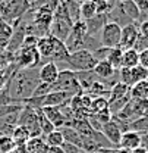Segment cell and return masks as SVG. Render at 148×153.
<instances>
[{"label":"cell","instance_id":"cell-5","mask_svg":"<svg viewBox=\"0 0 148 153\" xmlns=\"http://www.w3.org/2000/svg\"><path fill=\"white\" fill-rule=\"evenodd\" d=\"M18 69H34L41 63V57L38 55L35 46H22L15 53V62Z\"/></svg>","mask_w":148,"mask_h":153},{"label":"cell","instance_id":"cell-22","mask_svg":"<svg viewBox=\"0 0 148 153\" xmlns=\"http://www.w3.org/2000/svg\"><path fill=\"white\" fill-rule=\"evenodd\" d=\"M49 146L44 143L43 137H34L29 138L25 143V152L27 153H47Z\"/></svg>","mask_w":148,"mask_h":153},{"label":"cell","instance_id":"cell-8","mask_svg":"<svg viewBox=\"0 0 148 153\" xmlns=\"http://www.w3.org/2000/svg\"><path fill=\"white\" fill-rule=\"evenodd\" d=\"M120 33H122V28L114 24V22H107L101 33H100V43L103 47H107V49H114V47H119V43H120Z\"/></svg>","mask_w":148,"mask_h":153},{"label":"cell","instance_id":"cell-40","mask_svg":"<svg viewBox=\"0 0 148 153\" xmlns=\"http://www.w3.org/2000/svg\"><path fill=\"white\" fill-rule=\"evenodd\" d=\"M139 65H141L142 68L148 69V49H145L144 52L139 53Z\"/></svg>","mask_w":148,"mask_h":153},{"label":"cell","instance_id":"cell-44","mask_svg":"<svg viewBox=\"0 0 148 153\" xmlns=\"http://www.w3.org/2000/svg\"><path fill=\"white\" fill-rule=\"evenodd\" d=\"M117 3H125V1H128V0H116Z\"/></svg>","mask_w":148,"mask_h":153},{"label":"cell","instance_id":"cell-31","mask_svg":"<svg viewBox=\"0 0 148 153\" xmlns=\"http://www.w3.org/2000/svg\"><path fill=\"white\" fill-rule=\"evenodd\" d=\"M63 6H65V9H66L69 18H71V21H72L74 24L81 21V12H79V6H81V4L75 3L74 0H65V1H63Z\"/></svg>","mask_w":148,"mask_h":153},{"label":"cell","instance_id":"cell-23","mask_svg":"<svg viewBox=\"0 0 148 153\" xmlns=\"http://www.w3.org/2000/svg\"><path fill=\"white\" fill-rule=\"evenodd\" d=\"M139 65V53L133 49H128V50H123V55H122V68H135Z\"/></svg>","mask_w":148,"mask_h":153},{"label":"cell","instance_id":"cell-45","mask_svg":"<svg viewBox=\"0 0 148 153\" xmlns=\"http://www.w3.org/2000/svg\"><path fill=\"white\" fill-rule=\"evenodd\" d=\"M59 1H60V3H63V1H65V0H59Z\"/></svg>","mask_w":148,"mask_h":153},{"label":"cell","instance_id":"cell-17","mask_svg":"<svg viewBox=\"0 0 148 153\" xmlns=\"http://www.w3.org/2000/svg\"><path fill=\"white\" fill-rule=\"evenodd\" d=\"M57 130H60V133H62V135H63L65 143L74 144V146H76V147H81V149L85 150V143H84V140L81 138V135L76 133L72 127H69V125H63V127H60V128H57Z\"/></svg>","mask_w":148,"mask_h":153},{"label":"cell","instance_id":"cell-36","mask_svg":"<svg viewBox=\"0 0 148 153\" xmlns=\"http://www.w3.org/2000/svg\"><path fill=\"white\" fill-rule=\"evenodd\" d=\"M94 116V119L103 127L104 124H107V122H110L111 121V114H110V111L109 109H104V111H101V112H98V114H91Z\"/></svg>","mask_w":148,"mask_h":153},{"label":"cell","instance_id":"cell-12","mask_svg":"<svg viewBox=\"0 0 148 153\" xmlns=\"http://www.w3.org/2000/svg\"><path fill=\"white\" fill-rule=\"evenodd\" d=\"M54 44H56V38L52 37V36H46V37H40L37 40V52L40 57H41V62L46 60L44 63L50 62L52 60V56L54 53Z\"/></svg>","mask_w":148,"mask_h":153},{"label":"cell","instance_id":"cell-19","mask_svg":"<svg viewBox=\"0 0 148 153\" xmlns=\"http://www.w3.org/2000/svg\"><path fill=\"white\" fill-rule=\"evenodd\" d=\"M41 111H43L44 116L52 122V125H53L54 128H60V127H63V125L66 124V121H65V118H63V114H62V111H60L59 106L43 108Z\"/></svg>","mask_w":148,"mask_h":153},{"label":"cell","instance_id":"cell-2","mask_svg":"<svg viewBox=\"0 0 148 153\" xmlns=\"http://www.w3.org/2000/svg\"><path fill=\"white\" fill-rule=\"evenodd\" d=\"M72 27H74V22L69 18L63 3H59V6L53 12V21H52V25H50L49 36L54 37L56 40H59L62 43H65V40L68 38Z\"/></svg>","mask_w":148,"mask_h":153},{"label":"cell","instance_id":"cell-41","mask_svg":"<svg viewBox=\"0 0 148 153\" xmlns=\"http://www.w3.org/2000/svg\"><path fill=\"white\" fill-rule=\"evenodd\" d=\"M47 153H65L62 147H49Z\"/></svg>","mask_w":148,"mask_h":153},{"label":"cell","instance_id":"cell-43","mask_svg":"<svg viewBox=\"0 0 148 153\" xmlns=\"http://www.w3.org/2000/svg\"><path fill=\"white\" fill-rule=\"evenodd\" d=\"M74 1H75V3H78V4H82L85 0H74Z\"/></svg>","mask_w":148,"mask_h":153},{"label":"cell","instance_id":"cell-20","mask_svg":"<svg viewBox=\"0 0 148 153\" xmlns=\"http://www.w3.org/2000/svg\"><path fill=\"white\" fill-rule=\"evenodd\" d=\"M93 72L97 75V78H98V79L104 81V79H109L110 76L114 75L116 69L111 66L107 60H101V62H97V65L94 66Z\"/></svg>","mask_w":148,"mask_h":153},{"label":"cell","instance_id":"cell-10","mask_svg":"<svg viewBox=\"0 0 148 153\" xmlns=\"http://www.w3.org/2000/svg\"><path fill=\"white\" fill-rule=\"evenodd\" d=\"M25 37H27V22H24L22 19H19L16 27H15L13 31H12V36L9 38V41H7L4 50L9 52V53H12V55H15L19 49L22 47Z\"/></svg>","mask_w":148,"mask_h":153},{"label":"cell","instance_id":"cell-1","mask_svg":"<svg viewBox=\"0 0 148 153\" xmlns=\"http://www.w3.org/2000/svg\"><path fill=\"white\" fill-rule=\"evenodd\" d=\"M38 82H40L38 68L18 69L13 72L12 78L9 79V82L6 85V91L13 103L24 105V102L32 96V91L35 90Z\"/></svg>","mask_w":148,"mask_h":153},{"label":"cell","instance_id":"cell-32","mask_svg":"<svg viewBox=\"0 0 148 153\" xmlns=\"http://www.w3.org/2000/svg\"><path fill=\"white\" fill-rule=\"evenodd\" d=\"M37 112V118H38V125H40V130H41V137H46L47 134H50L52 131H54L56 128L52 125V122L44 116L41 109H35Z\"/></svg>","mask_w":148,"mask_h":153},{"label":"cell","instance_id":"cell-4","mask_svg":"<svg viewBox=\"0 0 148 153\" xmlns=\"http://www.w3.org/2000/svg\"><path fill=\"white\" fill-rule=\"evenodd\" d=\"M95 65H97V60L94 59L93 53L88 50H84V49L69 53V57H68V69H71L74 72L93 71Z\"/></svg>","mask_w":148,"mask_h":153},{"label":"cell","instance_id":"cell-13","mask_svg":"<svg viewBox=\"0 0 148 153\" xmlns=\"http://www.w3.org/2000/svg\"><path fill=\"white\" fill-rule=\"evenodd\" d=\"M72 96L63 91H50L49 94L41 97V109L43 108H50V106H63L68 105Z\"/></svg>","mask_w":148,"mask_h":153},{"label":"cell","instance_id":"cell-42","mask_svg":"<svg viewBox=\"0 0 148 153\" xmlns=\"http://www.w3.org/2000/svg\"><path fill=\"white\" fill-rule=\"evenodd\" d=\"M132 153H148L147 149H144V147H138V149H135V150H132Z\"/></svg>","mask_w":148,"mask_h":153},{"label":"cell","instance_id":"cell-25","mask_svg":"<svg viewBox=\"0 0 148 153\" xmlns=\"http://www.w3.org/2000/svg\"><path fill=\"white\" fill-rule=\"evenodd\" d=\"M120 6H122V10L125 12V15H126L132 22H136V21L141 19V13H142V12L139 10V7H138L132 0H128V1H125V3H120Z\"/></svg>","mask_w":148,"mask_h":153},{"label":"cell","instance_id":"cell-3","mask_svg":"<svg viewBox=\"0 0 148 153\" xmlns=\"http://www.w3.org/2000/svg\"><path fill=\"white\" fill-rule=\"evenodd\" d=\"M52 91H63L71 96H82L84 91L78 82L76 74L71 69H63L59 71L57 79L54 81V84L52 85Z\"/></svg>","mask_w":148,"mask_h":153},{"label":"cell","instance_id":"cell-15","mask_svg":"<svg viewBox=\"0 0 148 153\" xmlns=\"http://www.w3.org/2000/svg\"><path fill=\"white\" fill-rule=\"evenodd\" d=\"M109 22L107 15H103V13H97L94 18L85 21V27H87V34L91 36V37H98L103 27Z\"/></svg>","mask_w":148,"mask_h":153},{"label":"cell","instance_id":"cell-29","mask_svg":"<svg viewBox=\"0 0 148 153\" xmlns=\"http://www.w3.org/2000/svg\"><path fill=\"white\" fill-rule=\"evenodd\" d=\"M44 143L49 146V147H62L65 140H63V135L60 133V130L56 128L54 131H52L50 134H47L46 137H43Z\"/></svg>","mask_w":148,"mask_h":153},{"label":"cell","instance_id":"cell-39","mask_svg":"<svg viewBox=\"0 0 148 153\" xmlns=\"http://www.w3.org/2000/svg\"><path fill=\"white\" fill-rule=\"evenodd\" d=\"M138 33H139L142 37L148 38V19L139 21V24H138Z\"/></svg>","mask_w":148,"mask_h":153},{"label":"cell","instance_id":"cell-16","mask_svg":"<svg viewBox=\"0 0 148 153\" xmlns=\"http://www.w3.org/2000/svg\"><path fill=\"white\" fill-rule=\"evenodd\" d=\"M59 75V68L56 66L53 62H47V63H43L41 68H38V78L41 82H46V84H54V81L57 79Z\"/></svg>","mask_w":148,"mask_h":153},{"label":"cell","instance_id":"cell-28","mask_svg":"<svg viewBox=\"0 0 148 153\" xmlns=\"http://www.w3.org/2000/svg\"><path fill=\"white\" fill-rule=\"evenodd\" d=\"M129 88L128 85H125L123 82H117L114 87L110 88V93H109V102L113 100H119V99H123L126 96H129Z\"/></svg>","mask_w":148,"mask_h":153},{"label":"cell","instance_id":"cell-14","mask_svg":"<svg viewBox=\"0 0 148 153\" xmlns=\"http://www.w3.org/2000/svg\"><path fill=\"white\" fill-rule=\"evenodd\" d=\"M101 134L109 140L113 147H119V143H120V137H122V130L120 127L111 119L110 122L104 124L103 128H101Z\"/></svg>","mask_w":148,"mask_h":153},{"label":"cell","instance_id":"cell-33","mask_svg":"<svg viewBox=\"0 0 148 153\" xmlns=\"http://www.w3.org/2000/svg\"><path fill=\"white\" fill-rule=\"evenodd\" d=\"M104 109H109V99L107 97H93L88 112L90 114H98Z\"/></svg>","mask_w":148,"mask_h":153},{"label":"cell","instance_id":"cell-26","mask_svg":"<svg viewBox=\"0 0 148 153\" xmlns=\"http://www.w3.org/2000/svg\"><path fill=\"white\" fill-rule=\"evenodd\" d=\"M10 137L13 138V141H15L16 146H25V143L31 138L29 131H28L25 127H21V125H16V127L12 130Z\"/></svg>","mask_w":148,"mask_h":153},{"label":"cell","instance_id":"cell-37","mask_svg":"<svg viewBox=\"0 0 148 153\" xmlns=\"http://www.w3.org/2000/svg\"><path fill=\"white\" fill-rule=\"evenodd\" d=\"M133 50H136L138 53H141V52H144L145 49H148V38L147 37H142L141 34L138 36L136 38V41H135V44H133V47H132Z\"/></svg>","mask_w":148,"mask_h":153},{"label":"cell","instance_id":"cell-24","mask_svg":"<svg viewBox=\"0 0 148 153\" xmlns=\"http://www.w3.org/2000/svg\"><path fill=\"white\" fill-rule=\"evenodd\" d=\"M129 131L139 134V135H147L148 134V116L142 115L139 118H136L135 121H132L129 124Z\"/></svg>","mask_w":148,"mask_h":153},{"label":"cell","instance_id":"cell-11","mask_svg":"<svg viewBox=\"0 0 148 153\" xmlns=\"http://www.w3.org/2000/svg\"><path fill=\"white\" fill-rule=\"evenodd\" d=\"M139 36L138 33V24L133 22V24H129L126 27L122 28V33H120V43H119V49L122 50H128V49H132L136 38Z\"/></svg>","mask_w":148,"mask_h":153},{"label":"cell","instance_id":"cell-7","mask_svg":"<svg viewBox=\"0 0 148 153\" xmlns=\"http://www.w3.org/2000/svg\"><path fill=\"white\" fill-rule=\"evenodd\" d=\"M18 125L25 127L29 131L31 138L41 137V130H40V125H38V118L35 109L24 105V108L21 109V112L18 115Z\"/></svg>","mask_w":148,"mask_h":153},{"label":"cell","instance_id":"cell-18","mask_svg":"<svg viewBox=\"0 0 148 153\" xmlns=\"http://www.w3.org/2000/svg\"><path fill=\"white\" fill-rule=\"evenodd\" d=\"M141 146V135L133 131H126V133L122 134L120 137V143H119V147L120 149H126V150H135Z\"/></svg>","mask_w":148,"mask_h":153},{"label":"cell","instance_id":"cell-9","mask_svg":"<svg viewBox=\"0 0 148 153\" xmlns=\"http://www.w3.org/2000/svg\"><path fill=\"white\" fill-rule=\"evenodd\" d=\"M147 76H148V69L142 68L141 65H138L135 68H130V69H128V68H120L119 69L120 82H123L128 87H132L133 84L147 79Z\"/></svg>","mask_w":148,"mask_h":153},{"label":"cell","instance_id":"cell-38","mask_svg":"<svg viewBox=\"0 0 148 153\" xmlns=\"http://www.w3.org/2000/svg\"><path fill=\"white\" fill-rule=\"evenodd\" d=\"M62 149H63V152H65V153H87L84 149L76 147V146H74V144H69V143H63Z\"/></svg>","mask_w":148,"mask_h":153},{"label":"cell","instance_id":"cell-21","mask_svg":"<svg viewBox=\"0 0 148 153\" xmlns=\"http://www.w3.org/2000/svg\"><path fill=\"white\" fill-rule=\"evenodd\" d=\"M129 96L133 100H148V79L133 84L129 88Z\"/></svg>","mask_w":148,"mask_h":153},{"label":"cell","instance_id":"cell-30","mask_svg":"<svg viewBox=\"0 0 148 153\" xmlns=\"http://www.w3.org/2000/svg\"><path fill=\"white\" fill-rule=\"evenodd\" d=\"M122 55H123V50L119 49V47H114V49L109 50V55L106 57V60L110 63L116 71H119L122 68Z\"/></svg>","mask_w":148,"mask_h":153},{"label":"cell","instance_id":"cell-34","mask_svg":"<svg viewBox=\"0 0 148 153\" xmlns=\"http://www.w3.org/2000/svg\"><path fill=\"white\" fill-rule=\"evenodd\" d=\"M16 149V144L10 135H0V153H10Z\"/></svg>","mask_w":148,"mask_h":153},{"label":"cell","instance_id":"cell-27","mask_svg":"<svg viewBox=\"0 0 148 153\" xmlns=\"http://www.w3.org/2000/svg\"><path fill=\"white\" fill-rule=\"evenodd\" d=\"M79 12H81V21H88V19L94 18L97 15V9L93 0H85L81 6H79Z\"/></svg>","mask_w":148,"mask_h":153},{"label":"cell","instance_id":"cell-6","mask_svg":"<svg viewBox=\"0 0 148 153\" xmlns=\"http://www.w3.org/2000/svg\"><path fill=\"white\" fill-rule=\"evenodd\" d=\"M87 36H88V34H87L85 22H84V21H79V22L74 24V27H72L69 36L65 40L63 44H65V47L68 49L69 53L76 52V50H82V46H84V41H85Z\"/></svg>","mask_w":148,"mask_h":153},{"label":"cell","instance_id":"cell-35","mask_svg":"<svg viewBox=\"0 0 148 153\" xmlns=\"http://www.w3.org/2000/svg\"><path fill=\"white\" fill-rule=\"evenodd\" d=\"M52 91V84H46V82H38L35 90L32 91V96L31 97H44L46 94H49Z\"/></svg>","mask_w":148,"mask_h":153}]
</instances>
